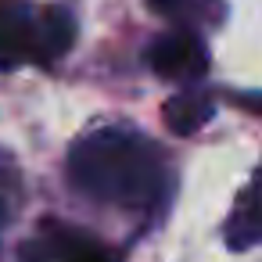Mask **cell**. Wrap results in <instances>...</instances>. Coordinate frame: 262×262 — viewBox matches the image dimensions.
<instances>
[{"mask_svg": "<svg viewBox=\"0 0 262 262\" xmlns=\"http://www.w3.org/2000/svg\"><path fill=\"white\" fill-rule=\"evenodd\" d=\"M147 4H151L155 11H176V8L183 4V0H147Z\"/></svg>", "mask_w": 262, "mask_h": 262, "instance_id": "obj_9", "label": "cell"}, {"mask_svg": "<svg viewBox=\"0 0 262 262\" xmlns=\"http://www.w3.org/2000/svg\"><path fill=\"white\" fill-rule=\"evenodd\" d=\"M215 115V101L201 90V86H190L176 97L165 101V126L176 133V137H190L198 133L201 126H208Z\"/></svg>", "mask_w": 262, "mask_h": 262, "instance_id": "obj_5", "label": "cell"}, {"mask_svg": "<svg viewBox=\"0 0 262 262\" xmlns=\"http://www.w3.org/2000/svg\"><path fill=\"white\" fill-rule=\"evenodd\" d=\"M11 205H15L11 183L4 180V172H0V233H4V226H8V219H11Z\"/></svg>", "mask_w": 262, "mask_h": 262, "instance_id": "obj_8", "label": "cell"}, {"mask_svg": "<svg viewBox=\"0 0 262 262\" xmlns=\"http://www.w3.org/2000/svg\"><path fill=\"white\" fill-rule=\"evenodd\" d=\"M22 262H115V258L90 233H79L65 223H43L22 244Z\"/></svg>", "mask_w": 262, "mask_h": 262, "instance_id": "obj_2", "label": "cell"}, {"mask_svg": "<svg viewBox=\"0 0 262 262\" xmlns=\"http://www.w3.org/2000/svg\"><path fill=\"white\" fill-rule=\"evenodd\" d=\"M26 61H40L36 11L4 4L0 8V69H18Z\"/></svg>", "mask_w": 262, "mask_h": 262, "instance_id": "obj_4", "label": "cell"}, {"mask_svg": "<svg viewBox=\"0 0 262 262\" xmlns=\"http://www.w3.org/2000/svg\"><path fill=\"white\" fill-rule=\"evenodd\" d=\"M69 183L90 201L144 212L165 198L169 169L162 151L126 126H104L79 137L69 151Z\"/></svg>", "mask_w": 262, "mask_h": 262, "instance_id": "obj_1", "label": "cell"}, {"mask_svg": "<svg viewBox=\"0 0 262 262\" xmlns=\"http://www.w3.org/2000/svg\"><path fill=\"white\" fill-rule=\"evenodd\" d=\"M226 241H230V248L262 244V183L258 187H248L237 198L233 215L226 219Z\"/></svg>", "mask_w": 262, "mask_h": 262, "instance_id": "obj_6", "label": "cell"}, {"mask_svg": "<svg viewBox=\"0 0 262 262\" xmlns=\"http://www.w3.org/2000/svg\"><path fill=\"white\" fill-rule=\"evenodd\" d=\"M147 65L169 83H198L208 72V51L194 33H165L147 47Z\"/></svg>", "mask_w": 262, "mask_h": 262, "instance_id": "obj_3", "label": "cell"}, {"mask_svg": "<svg viewBox=\"0 0 262 262\" xmlns=\"http://www.w3.org/2000/svg\"><path fill=\"white\" fill-rule=\"evenodd\" d=\"M36 40H40V61L61 58L76 43V18L65 8H43L36 11Z\"/></svg>", "mask_w": 262, "mask_h": 262, "instance_id": "obj_7", "label": "cell"}]
</instances>
